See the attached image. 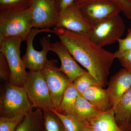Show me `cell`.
I'll return each instance as SVG.
<instances>
[{"label":"cell","mask_w":131,"mask_h":131,"mask_svg":"<svg viewBox=\"0 0 131 131\" xmlns=\"http://www.w3.org/2000/svg\"><path fill=\"white\" fill-rule=\"evenodd\" d=\"M81 131H90V130H89V129L88 127L87 126V127H86V128H84V129L82 130Z\"/></svg>","instance_id":"30"},{"label":"cell","mask_w":131,"mask_h":131,"mask_svg":"<svg viewBox=\"0 0 131 131\" xmlns=\"http://www.w3.org/2000/svg\"><path fill=\"white\" fill-rule=\"evenodd\" d=\"M53 30L75 60L104 88L116 56L94 43L87 34L54 27Z\"/></svg>","instance_id":"1"},{"label":"cell","mask_w":131,"mask_h":131,"mask_svg":"<svg viewBox=\"0 0 131 131\" xmlns=\"http://www.w3.org/2000/svg\"><path fill=\"white\" fill-rule=\"evenodd\" d=\"M55 59L49 60L41 71L47 84L54 109H57L62 100L64 93L71 83L68 77L58 68Z\"/></svg>","instance_id":"9"},{"label":"cell","mask_w":131,"mask_h":131,"mask_svg":"<svg viewBox=\"0 0 131 131\" xmlns=\"http://www.w3.org/2000/svg\"><path fill=\"white\" fill-rule=\"evenodd\" d=\"M30 9L32 18L33 27L49 28L55 26L59 13L53 0H31Z\"/></svg>","instance_id":"10"},{"label":"cell","mask_w":131,"mask_h":131,"mask_svg":"<svg viewBox=\"0 0 131 131\" xmlns=\"http://www.w3.org/2000/svg\"><path fill=\"white\" fill-rule=\"evenodd\" d=\"M125 30V23L119 15L91 26L87 34L94 43L103 47L118 42Z\"/></svg>","instance_id":"6"},{"label":"cell","mask_w":131,"mask_h":131,"mask_svg":"<svg viewBox=\"0 0 131 131\" xmlns=\"http://www.w3.org/2000/svg\"><path fill=\"white\" fill-rule=\"evenodd\" d=\"M108 85L107 91L113 108L131 87V72L121 69L111 77Z\"/></svg>","instance_id":"13"},{"label":"cell","mask_w":131,"mask_h":131,"mask_svg":"<svg viewBox=\"0 0 131 131\" xmlns=\"http://www.w3.org/2000/svg\"></svg>","instance_id":"34"},{"label":"cell","mask_w":131,"mask_h":131,"mask_svg":"<svg viewBox=\"0 0 131 131\" xmlns=\"http://www.w3.org/2000/svg\"><path fill=\"white\" fill-rule=\"evenodd\" d=\"M129 131H131V120L129 123Z\"/></svg>","instance_id":"31"},{"label":"cell","mask_w":131,"mask_h":131,"mask_svg":"<svg viewBox=\"0 0 131 131\" xmlns=\"http://www.w3.org/2000/svg\"><path fill=\"white\" fill-rule=\"evenodd\" d=\"M126 37L118 40L119 48L118 51L124 52L131 50V25L128 30Z\"/></svg>","instance_id":"28"},{"label":"cell","mask_w":131,"mask_h":131,"mask_svg":"<svg viewBox=\"0 0 131 131\" xmlns=\"http://www.w3.org/2000/svg\"><path fill=\"white\" fill-rule=\"evenodd\" d=\"M31 0H0L1 11L19 10L30 7Z\"/></svg>","instance_id":"23"},{"label":"cell","mask_w":131,"mask_h":131,"mask_svg":"<svg viewBox=\"0 0 131 131\" xmlns=\"http://www.w3.org/2000/svg\"><path fill=\"white\" fill-rule=\"evenodd\" d=\"M80 95L73 82L71 83L65 90L61 104L56 110L62 114L71 115L77 98Z\"/></svg>","instance_id":"19"},{"label":"cell","mask_w":131,"mask_h":131,"mask_svg":"<svg viewBox=\"0 0 131 131\" xmlns=\"http://www.w3.org/2000/svg\"><path fill=\"white\" fill-rule=\"evenodd\" d=\"M55 27L87 34L91 29V25L74 2L59 13Z\"/></svg>","instance_id":"11"},{"label":"cell","mask_w":131,"mask_h":131,"mask_svg":"<svg viewBox=\"0 0 131 131\" xmlns=\"http://www.w3.org/2000/svg\"><path fill=\"white\" fill-rule=\"evenodd\" d=\"M33 28L30 8L0 12V42L10 37H19L25 41Z\"/></svg>","instance_id":"2"},{"label":"cell","mask_w":131,"mask_h":131,"mask_svg":"<svg viewBox=\"0 0 131 131\" xmlns=\"http://www.w3.org/2000/svg\"><path fill=\"white\" fill-rule=\"evenodd\" d=\"M88 121L90 131H124L115 122L113 108L101 113Z\"/></svg>","instance_id":"16"},{"label":"cell","mask_w":131,"mask_h":131,"mask_svg":"<svg viewBox=\"0 0 131 131\" xmlns=\"http://www.w3.org/2000/svg\"><path fill=\"white\" fill-rule=\"evenodd\" d=\"M73 82L80 94L90 87L97 85L101 86L98 81L88 72L78 76Z\"/></svg>","instance_id":"22"},{"label":"cell","mask_w":131,"mask_h":131,"mask_svg":"<svg viewBox=\"0 0 131 131\" xmlns=\"http://www.w3.org/2000/svg\"><path fill=\"white\" fill-rule=\"evenodd\" d=\"M45 131H66L62 121L51 109H42Z\"/></svg>","instance_id":"20"},{"label":"cell","mask_w":131,"mask_h":131,"mask_svg":"<svg viewBox=\"0 0 131 131\" xmlns=\"http://www.w3.org/2000/svg\"><path fill=\"white\" fill-rule=\"evenodd\" d=\"M102 112L80 95L71 115L80 120L88 121Z\"/></svg>","instance_id":"18"},{"label":"cell","mask_w":131,"mask_h":131,"mask_svg":"<svg viewBox=\"0 0 131 131\" xmlns=\"http://www.w3.org/2000/svg\"><path fill=\"white\" fill-rule=\"evenodd\" d=\"M0 77L5 82H9L10 70L9 65L5 55L1 52L0 53Z\"/></svg>","instance_id":"26"},{"label":"cell","mask_w":131,"mask_h":131,"mask_svg":"<svg viewBox=\"0 0 131 131\" xmlns=\"http://www.w3.org/2000/svg\"><path fill=\"white\" fill-rule=\"evenodd\" d=\"M80 95L101 112H106L113 108L107 90L100 85L90 87Z\"/></svg>","instance_id":"15"},{"label":"cell","mask_w":131,"mask_h":131,"mask_svg":"<svg viewBox=\"0 0 131 131\" xmlns=\"http://www.w3.org/2000/svg\"><path fill=\"white\" fill-rule=\"evenodd\" d=\"M75 0H55L58 13H60L69 6L74 2Z\"/></svg>","instance_id":"29"},{"label":"cell","mask_w":131,"mask_h":131,"mask_svg":"<svg viewBox=\"0 0 131 131\" xmlns=\"http://www.w3.org/2000/svg\"><path fill=\"white\" fill-rule=\"evenodd\" d=\"M14 131H45L43 111L31 110L16 126Z\"/></svg>","instance_id":"17"},{"label":"cell","mask_w":131,"mask_h":131,"mask_svg":"<svg viewBox=\"0 0 131 131\" xmlns=\"http://www.w3.org/2000/svg\"><path fill=\"white\" fill-rule=\"evenodd\" d=\"M74 3L91 26L121 12L111 0H75Z\"/></svg>","instance_id":"8"},{"label":"cell","mask_w":131,"mask_h":131,"mask_svg":"<svg viewBox=\"0 0 131 131\" xmlns=\"http://www.w3.org/2000/svg\"><path fill=\"white\" fill-rule=\"evenodd\" d=\"M62 121L66 131H81L88 125L86 121L80 120L68 115L62 114L56 109H51Z\"/></svg>","instance_id":"21"},{"label":"cell","mask_w":131,"mask_h":131,"mask_svg":"<svg viewBox=\"0 0 131 131\" xmlns=\"http://www.w3.org/2000/svg\"><path fill=\"white\" fill-rule=\"evenodd\" d=\"M33 107L24 88L6 82L0 97L1 117L10 118L20 114H27Z\"/></svg>","instance_id":"3"},{"label":"cell","mask_w":131,"mask_h":131,"mask_svg":"<svg viewBox=\"0 0 131 131\" xmlns=\"http://www.w3.org/2000/svg\"><path fill=\"white\" fill-rule=\"evenodd\" d=\"M26 114H20L10 118L1 117L0 131H14Z\"/></svg>","instance_id":"24"},{"label":"cell","mask_w":131,"mask_h":131,"mask_svg":"<svg viewBox=\"0 0 131 131\" xmlns=\"http://www.w3.org/2000/svg\"><path fill=\"white\" fill-rule=\"evenodd\" d=\"M127 18L131 20V0H111Z\"/></svg>","instance_id":"27"},{"label":"cell","mask_w":131,"mask_h":131,"mask_svg":"<svg viewBox=\"0 0 131 131\" xmlns=\"http://www.w3.org/2000/svg\"><path fill=\"white\" fill-rule=\"evenodd\" d=\"M117 58L124 69L131 72V50L128 51L114 52Z\"/></svg>","instance_id":"25"},{"label":"cell","mask_w":131,"mask_h":131,"mask_svg":"<svg viewBox=\"0 0 131 131\" xmlns=\"http://www.w3.org/2000/svg\"><path fill=\"white\" fill-rule=\"evenodd\" d=\"M115 119L119 127L125 131H129L131 120V87L113 108Z\"/></svg>","instance_id":"14"},{"label":"cell","mask_w":131,"mask_h":131,"mask_svg":"<svg viewBox=\"0 0 131 131\" xmlns=\"http://www.w3.org/2000/svg\"><path fill=\"white\" fill-rule=\"evenodd\" d=\"M51 51L58 56L61 60L60 70L66 75L71 82L79 76L88 72L80 67L75 61L67 48L61 42L50 43Z\"/></svg>","instance_id":"12"},{"label":"cell","mask_w":131,"mask_h":131,"mask_svg":"<svg viewBox=\"0 0 131 131\" xmlns=\"http://www.w3.org/2000/svg\"><path fill=\"white\" fill-rule=\"evenodd\" d=\"M43 32L54 33V31L49 28H32L25 40L27 45L26 51L21 59L25 68L28 69L30 71L41 72L45 68L49 61L47 58V54L51 51L50 46V42L49 36H45L40 39L39 42L42 47V50L40 51L35 50L33 46L35 36Z\"/></svg>","instance_id":"5"},{"label":"cell","mask_w":131,"mask_h":131,"mask_svg":"<svg viewBox=\"0 0 131 131\" xmlns=\"http://www.w3.org/2000/svg\"><path fill=\"white\" fill-rule=\"evenodd\" d=\"M53 1H55V0H53Z\"/></svg>","instance_id":"32"},{"label":"cell","mask_w":131,"mask_h":131,"mask_svg":"<svg viewBox=\"0 0 131 131\" xmlns=\"http://www.w3.org/2000/svg\"><path fill=\"white\" fill-rule=\"evenodd\" d=\"M23 41L19 37H10L0 42V51L5 55L10 69L9 83L20 88H24L28 74L20 57V45Z\"/></svg>","instance_id":"4"},{"label":"cell","mask_w":131,"mask_h":131,"mask_svg":"<svg viewBox=\"0 0 131 131\" xmlns=\"http://www.w3.org/2000/svg\"><path fill=\"white\" fill-rule=\"evenodd\" d=\"M34 107L54 109L47 84L41 72L29 71L24 87Z\"/></svg>","instance_id":"7"},{"label":"cell","mask_w":131,"mask_h":131,"mask_svg":"<svg viewBox=\"0 0 131 131\" xmlns=\"http://www.w3.org/2000/svg\"></svg>","instance_id":"33"}]
</instances>
